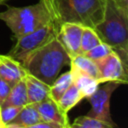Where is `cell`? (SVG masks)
<instances>
[{
  "mask_svg": "<svg viewBox=\"0 0 128 128\" xmlns=\"http://www.w3.org/2000/svg\"><path fill=\"white\" fill-rule=\"evenodd\" d=\"M58 29L59 26L52 21L33 32L17 38L8 56L22 65L32 53L57 37Z\"/></svg>",
  "mask_w": 128,
  "mask_h": 128,
  "instance_id": "obj_5",
  "label": "cell"
},
{
  "mask_svg": "<svg viewBox=\"0 0 128 128\" xmlns=\"http://www.w3.org/2000/svg\"><path fill=\"white\" fill-rule=\"evenodd\" d=\"M26 74L23 66L8 55H0V77L12 86Z\"/></svg>",
  "mask_w": 128,
  "mask_h": 128,
  "instance_id": "obj_10",
  "label": "cell"
},
{
  "mask_svg": "<svg viewBox=\"0 0 128 128\" xmlns=\"http://www.w3.org/2000/svg\"><path fill=\"white\" fill-rule=\"evenodd\" d=\"M5 128H27V127H23V126H19V125H15V124H6Z\"/></svg>",
  "mask_w": 128,
  "mask_h": 128,
  "instance_id": "obj_25",
  "label": "cell"
},
{
  "mask_svg": "<svg viewBox=\"0 0 128 128\" xmlns=\"http://www.w3.org/2000/svg\"><path fill=\"white\" fill-rule=\"evenodd\" d=\"M0 20L8 26L16 39L54 21L49 0H39L23 7L8 6L0 12Z\"/></svg>",
  "mask_w": 128,
  "mask_h": 128,
  "instance_id": "obj_3",
  "label": "cell"
},
{
  "mask_svg": "<svg viewBox=\"0 0 128 128\" xmlns=\"http://www.w3.org/2000/svg\"><path fill=\"white\" fill-rule=\"evenodd\" d=\"M71 71L73 73V83L83 94L84 98H87L90 95H92L95 92V90L98 88V86L101 84L99 80L94 79L86 74H83L72 67H71Z\"/></svg>",
  "mask_w": 128,
  "mask_h": 128,
  "instance_id": "obj_12",
  "label": "cell"
},
{
  "mask_svg": "<svg viewBox=\"0 0 128 128\" xmlns=\"http://www.w3.org/2000/svg\"><path fill=\"white\" fill-rule=\"evenodd\" d=\"M93 29L128 68V13L112 0H106L103 19Z\"/></svg>",
  "mask_w": 128,
  "mask_h": 128,
  "instance_id": "obj_1",
  "label": "cell"
},
{
  "mask_svg": "<svg viewBox=\"0 0 128 128\" xmlns=\"http://www.w3.org/2000/svg\"><path fill=\"white\" fill-rule=\"evenodd\" d=\"M22 107L19 106H3L0 107V120L1 122L6 125L10 123L13 118L19 113L20 109Z\"/></svg>",
  "mask_w": 128,
  "mask_h": 128,
  "instance_id": "obj_21",
  "label": "cell"
},
{
  "mask_svg": "<svg viewBox=\"0 0 128 128\" xmlns=\"http://www.w3.org/2000/svg\"><path fill=\"white\" fill-rule=\"evenodd\" d=\"M70 67H72V68L78 70L79 72L86 74V75H88L94 79H97L101 82L99 70H98L95 62L83 54H79V55L71 58Z\"/></svg>",
  "mask_w": 128,
  "mask_h": 128,
  "instance_id": "obj_14",
  "label": "cell"
},
{
  "mask_svg": "<svg viewBox=\"0 0 128 128\" xmlns=\"http://www.w3.org/2000/svg\"><path fill=\"white\" fill-rule=\"evenodd\" d=\"M6 1H8V0H0V4H3V3H5Z\"/></svg>",
  "mask_w": 128,
  "mask_h": 128,
  "instance_id": "obj_28",
  "label": "cell"
},
{
  "mask_svg": "<svg viewBox=\"0 0 128 128\" xmlns=\"http://www.w3.org/2000/svg\"><path fill=\"white\" fill-rule=\"evenodd\" d=\"M64 128H70V124H69V122H68L67 124L64 125Z\"/></svg>",
  "mask_w": 128,
  "mask_h": 128,
  "instance_id": "obj_26",
  "label": "cell"
},
{
  "mask_svg": "<svg viewBox=\"0 0 128 128\" xmlns=\"http://www.w3.org/2000/svg\"><path fill=\"white\" fill-rule=\"evenodd\" d=\"M111 52H112V49L107 44L101 42L100 44L96 45L95 47H93L92 49H90L89 51L84 53L83 55H85L86 57H88L89 59H91L93 61H96V60H99V59L105 57L106 55H108Z\"/></svg>",
  "mask_w": 128,
  "mask_h": 128,
  "instance_id": "obj_20",
  "label": "cell"
},
{
  "mask_svg": "<svg viewBox=\"0 0 128 128\" xmlns=\"http://www.w3.org/2000/svg\"><path fill=\"white\" fill-rule=\"evenodd\" d=\"M40 121L41 118L35 106L33 104H26L20 109L19 113L8 124H15L23 127H29Z\"/></svg>",
  "mask_w": 128,
  "mask_h": 128,
  "instance_id": "obj_13",
  "label": "cell"
},
{
  "mask_svg": "<svg viewBox=\"0 0 128 128\" xmlns=\"http://www.w3.org/2000/svg\"><path fill=\"white\" fill-rule=\"evenodd\" d=\"M0 128H5V125L0 121Z\"/></svg>",
  "mask_w": 128,
  "mask_h": 128,
  "instance_id": "obj_27",
  "label": "cell"
},
{
  "mask_svg": "<svg viewBox=\"0 0 128 128\" xmlns=\"http://www.w3.org/2000/svg\"><path fill=\"white\" fill-rule=\"evenodd\" d=\"M101 40L93 28L83 27L81 42H80V54H84L96 45L100 44Z\"/></svg>",
  "mask_w": 128,
  "mask_h": 128,
  "instance_id": "obj_18",
  "label": "cell"
},
{
  "mask_svg": "<svg viewBox=\"0 0 128 128\" xmlns=\"http://www.w3.org/2000/svg\"><path fill=\"white\" fill-rule=\"evenodd\" d=\"M70 128H113V127L103 121L85 115L76 118L73 124L70 125Z\"/></svg>",
  "mask_w": 128,
  "mask_h": 128,
  "instance_id": "obj_19",
  "label": "cell"
},
{
  "mask_svg": "<svg viewBox=\"0 0 128 128\" xmlns=\"http://www.w3.org/2000/svg\"><path fill=\"white\" fill-rule=\"evenodd\" d=\"M54 22H70L94 28L104 16L106 0H49Z\"/></svg>",
  "mask_w": 128,
  "mask_h": 128,
  "instance_id": "obj_4",
  "label": "cell"
},
{
  "mask_svg": "<svg viewBox=\"0 0 128 128\" xmlns=\"http://www.w3.org/2000/svg\"><path fill=\"white\" fill-rule=\"evenodd\" d=\"M27 104V91H26V83L24 78L18 81L13 85L11 91L7 97V99L0 105L3 106H19L23 107Z\"/></svg>",
  "mask_w": 128,
  "mask_h": 128,
  "instance_id": "obj_15",
  "label": "cell"
},
{
  "mask_svg": "<svg viewBox=\"0 0 128 128\" xmlns=\"http://www.w3.org/2000/svg\"><path fill=\"white\" fill-rule=\"evenodd\" d=\"M120 85L121 83L116 81H107L102 86L99 85L95 92L87 97L91 104V110L87 115L89 117L103 121L111 125L113 128L116 127V124L112 120L110 114V98L115 89Z\"/></svg>",
  "mask_w": 128,
  "mask_h": 128,
  "instance_id": "obj_6",
  "label": "cell"
},
{
  "mask_svg": "<svg viewBox=\"0 0 128 128\" xmlns=\"http://www.w3.org/2000/svg\"><path fill=\"white\" fill-rule=\"evenodd\" d=\"M35 108L37 109L41 121H46V122H54L57 124H60L64 126L65 124L68 123V117L67 115L63 114L61 110L59 109L57 103L51 99L49 96L45 98L44 100L33 104Z\"/></svg>",
  "mask_w": 128,
  "mask_h": 128,
  "instance_id": "obj_9",
  "label": "cell"
},
{
  "mask_svg": "<svg viewBox=\"0 0 128 128\" xmlns=\"http://www.w3.org/2000/svg\"><path fill=\"white\" fill-rule=\"evenodd\" d=\"M0 121H1V120H0Z\"/></svg>",
  "mask_w": 128,
  "mask_h": 128,
  "instance_id": "obj_30",
  "label": "cell"
},
{
  "mask_svg": "<svg viewBox=\"0 0 128 128\" xmlns=\"http://www.w3.org/2000/svg\"><path fill=\"white\" fill-rule=\"evenodd\" d=\"M72 83H73V73L71 70L58 76L53 82V84L50 86L49 97L57 103V101L65 93V91L70 87Z\"/></svg>",
  "mask_w": 128,
  "mask_h": 128,
  "instance_id": "obj_17",
  "label": "cell"
},
{
  "mask_svg": "<svg viewBox=\"0 0 128 128\" xmlns=\"http://www.w3.org/2000/svg\"><path fill=\"white\" fill-rule=\"evenodd\" d=\"M83 98H84L83 94L75 86V84L72 83L70 85V87L65 91V93L57 101V105H58L59 109L61 110V112L65 115H67L68 111L71 108H73L76 104H78Z\"/></svg>",
  "mask_w": 128,
  "mask_h": 128,
  "instance_id": "obj_16",
  "label": "cell"
},
{
  "mask_svg": "<svg viewBox=\"0 0 128 128\" xmlns=\"http://www.w3.org/2000/svg\"><path fill=\"white\" fill-rule=\"evenodd\" d=\"M118 7H120L124 12L128 13V0H112Z\"/></svg>",
  "mask_w": 128,
  "mask_h": 128,
  "instance_id": "obj_24",
  "label": "cell"
},
{
  "mask_svg": "<svg viewBox=\"0 0 128 128\" xmlns=\"http://www.w3.org/2000/svg\"><path fill=\"white\" fill-rule=\"evenodd\" d=\"M71 63V58L55 37L32 53L22 64L25 71L51 86L61 69Z\"/></svg>",
  "mask_w": 128,
  "mask_h": 128,
  "instance_id": "obj_2",
  "label": "cell"
},
{
  "mask_svg": "<svg viewBox=\"0 0 128 128\" xmlns=\"http://www.w3.org/2000/svg\"><path fill=\"white\" fill-rule=\"evenodd\" d=\"M100 74L102 83L107 81H116L121 84H126L128 80V68L124 66L120 58L115 52H111L105 57L94 61Z\"/></svg>",
  "mask_w": 128,
  "mask_h": 128,
  "instance_id": "obj_7",
  "label": "cell"
},
{
  "mask_svg": "<svg viewBox=\"0 0 128 128\" xmlns=\"http://www.w3.org/2000/svg\"><path fill=\"white\" fill-rule=\"evenodd\" d=\"M13 86L0 77V105L7 99Z\"/></svg>",
  "mask_w": 128,
  "mask_h": 128,
  "instance_id": "obj_22",
  "label": "cell"
},
{
  "mask_svg": "<svg viewBox=\"0 0 128 128\" xmlns=\"http://www.w3.org/2000/svg\"><path fill=\"white\" fill-rule=\"evenodd\" d=\"M62 128H64V126H63V127H62Z\"/></svg>",
  "mask_w": 128,
  "mask_h": 128,
  "instance_id": "obj_29",
  "label": "cell"
},
{
  "mask_svg": "<svg viewBox=\"0 0 128 128\" xmlns=\"http://www.w3.org/2000/svg\"><path fill=\"white\" fill-rule=\"evenodd\" d=\"M63 126L54 122H46V121H40L34 125H31L27 128H62Z\"/></svg>",
  "mask_w": 128,
  "mask_h": 128,
  "instance_id": "obj_23",
  "label": "cell"
},
{
  "mask_svg": "<svg viewBox=\"0 0 128 128\" xmlns=\"http://www.w3.org/2000/svg\"><path fill=\"white\" fill-rule=\"evenodd\" d=\"M23 78L26 83L27 104L38 103L49 96V85L45 84L38 78L28 74L27 72Z\"/></svg>",
  "mask_w": 128,
  "mask_h": 128,
  "instance_id": "obj_11",
  "label": "cell"
},
{
  "mask_svg": "<svg viewBox=\"0 0 128 128\" xmlns=\"http://www.w3.org/2000/svg\"><path fill=\"white\" fill-rule=\"evenodd\" d=\"M83 27L80 24L65 22L59 26L57 39L70 58L80 54V42Z\"/></svg>",
  "mask_w": 128,
  "mask_h": 128,
  "instance_id": "obj_8",
  "label": "cell"
}]
</instances>
